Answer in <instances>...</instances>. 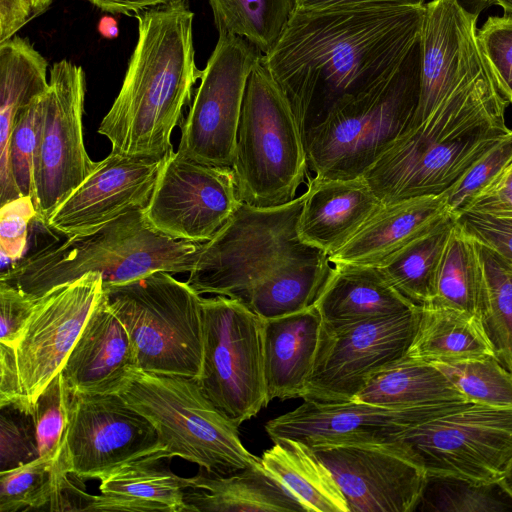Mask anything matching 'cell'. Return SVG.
Here are the masks:
<instances>
[{
  "label": "cell",
  "mask_w": 512,
  "mask_h": 512,
  "mask_svg": "<svg viewBox=\"0 0 512 512\" xmlns=\"http://www.w3.org/2000/svg\"><path fill=\"white\" fill-rule=\"evenodd\" d=\"M423 6L296 8L261 63L304 135L336 106L390 77L419 41Z\"/></svg>",
  "instance_id": "6da1fadb"
},
{
  "label": "cell",
  "mask_w": 512,
  "mask_h": 512,
  "mask_svg": "<svg viewBox=\"0 0 512 512\" xmlns=\"http://www.w3.org/2000/svg\"><path fill=\"white\" fill-rule=\"evenodd\" d=\"M509 104L485 62L425 120L398 136L362 176L384 205L446 193L510 132Z\"/></svg>",
  "instance_id": "7a4b0ae2"
},
{
  "label": "cell",
  "mask_w": 512,
  "mask_h": 512,
  "mask_svg": "<svg viewBox=\"0 0 512 512\" xmlns=\"http://www.w3.org/2000/svg\"><path fill=\"white\" fill-rule=\"evenodd\" d=\"M138 39L120 91L98 133L111 152L163 158L192 103L202 70L195 63L193 18L187 1L136 14Z\"/></svg>",
  "instance_id": "3957f363"
},
{
  "label": "cell",
  "mask_w": 512,
  "mask_h": 512,
  "mask_svg": "<svg viewBox=\"0 0 512 512\" xmlns=\"http://www.w3.org/2000/svg\"><path fill=\"white\" fill-rule=\"evenodd\" d=\"M200 247L201 243L159 233L147 222L144 210H134L94 232L39 248L1 271L0 281L38 299L91 272L99 273L104 284L158 271L189 273Z\"/></svg>",
  "instance_id": "277c9868"
},
{
  "label": "cell",
  "mask_w": 512,
  "mask_h": 512,
  "mask_svg": "<svg viewBox=\"0 0 512 512\" xmlns=\"http://www.w3.org/2000/svg\"><path fill=\"white\" fill-rule=\"evenodd\" d=\"M419 41L400 67L371 90L334 107L306 131L308 168L316 179L362 176L408 129L419 99Z\"/></svg>",
  "instance_id": "5b68a950"
},
{
  "label": "cell",
  "mask_w": 512,
  "mask_h": 512,
  "mask_svg": "<svg viewBox=\"0 0 512 512\" xmlns=\"http://www.w3.org/2000/svg\"><path fill=\"white\" fill-rule=\"evenodd\" d=\"M307 191L289 203L255 207L242 202L207 242L201 243L187 283L200 295L236 299L248 306L256 285L282 264L327 255L299 237Z\"/></svg>",
  "instance_id": "8992f818"
},
{
  "label": "cell",
  "mask_w": 512,
  "mask_h": 512,
  "mask_svg": "<svg viewBox=\"0 0 512 512\" xmlns=\"http://www.w3.org/2000/svg\"><path fill=\"white\" fill-rule=\"evenodd\" d=\"M305 138L280 86L261 60L245 89L232 169L242 202L275 207L291 202L307 172Z\"/></svg>",
  "instance_id": "52a82bcc"
},
{
  "label": "cell",
  "mask_w": 512,
  "mask_h": 512,
  "mask_svg": "<svg viewBox=\"0 0 512 512\" xmlns=\"http://www.w3.org/2000/svg\"><path fill=\"white\" fill-rule=\"evenodd\" d=\"M103 291L135 345L140 370L199 378L203 297L197 291L163 271L124 283H103Z\"/></svg>",
  "instance_id": "ba28073f"
},
{
  "label": "cell",
  "mask_w": 512,
  "mask_h": 512,
  "mask_svg": "<svg viewBox=\"0 0 512 512\" xmlns=\"http://www.w3.org/2000/svg\"><path fill=\"white\" fill-rule=\"evenodd\" d=\"M119 396L153 425L170 459L179 457L221 475L261 463L242 444L238 426L192 378L138 369Z\"/></svg>",
  "instance_id": "9c48e42d"
},
{
  "label": "cell",
  "mask_w": 512,
  "mask_h": 512,
  "mask_svg": "<svg viewBox=\"0 0 512 512\" xmlns=\"http://www.w3.org/2000/svg\"><path fill=\"white\" fill-rule=\"evenodd\" d=\"M102 294V276L91 272L38 298L14 346L0 345V408L29 414L62 371Z\"/></svg>",
  "instance_id": "30bf717a"
},
{
  "label": "cell",
  "mask_w": 512,
  "mask_h": 512,
  "mask_svg": "<svg viewBox=\"0 0 512 512\" xmlns=\"http://www.w3.org/2000/svg\"><path fill=\"white\" fill-rule=\"evenodd\" d=\"M388 445L426 475L499 482L512 463V408L468 401L405 429Z\"/></svg>",
  "instance_id": "8fae6325"
},
{
  "label": "cell",
  "mask_w": 512,
  "mask_h": 512,
  "mask_svg": "<svg viewBox=\"0 0 512 512\" xmlns=\"http://www.w3.org/2000/svg\"><path fill=\"white\" fill-rule=\"evenodd\" d=\"M203 356L196 380L205 396L239 427L268 405L262 319L240 301L202 298Z\"/></svg>",
  "instance_id": "7c38bea8"
},
{
  "label": "cell",
  "mask_w": 512,
  "mask_h": 512,
  "mask_svg": "<svg viewBox=\"0 0 512 512\" xmlns=\"http://www.w3.org/2000/svg\"><path fill=\"white\" fill-rule=\"evenodd\" d=\"M85 91L81 66L66 59L53 64L49 87L40 100L34 161L33 201L36 220L43 225L96 164L90 159L83 139Z\"/></svg>",
  "instance_id": "4fadbf2b"
},
{
  "label": "cell",
  "mask_w": 512,
  "mask_h": 512,
  "mask_svg": "<svg viewBox=\"0 0 512 512\" xmlns=\"http://www.w3.org/2000/svg\"><path fill=\"white\" fill-rule=\"evenodd\" d=\"M246 39L220 33L202 70L177 152L193 161L232 167L248 78L262 58Z\"/></svg>",
  "instance_id": "5bb4252c"
},
{
  "label": "cell",
  "mask_w": 512,
  "mask_h": 512,
  "mask_svg": "<svg viewBox=\"0 0 512 512\" xmlns=\"http://www.w3.org/2000/svg\"><path fill=\"white\" fill-rule=\"evenodd\" d=\"M422 307L342 326L322 324L312 373L302 399L353 400L368 378L405 357L418 330Z\"/></svg>",
  "instance_id": "9a60e30c"
},
{
  "label": "cell",
  "mask_w": 512,
  "mask_h": 512,
  "mask_svg": "<svg viewBox=\"0 0 512 512\" xmlns=\"http://www.w3.org/2000/svg\"><path fill=\"white\" fill-rule=\"evenodd\" d=\"M160 450L165 449L153 425L119 395L71 394L56 471L99 480L126 462Z\"/></svg>",
  "instance_id": "2e32d148"
},
{
  "label": "cell",
  "mask_w": 512,
  "mask_h": 512,
  "mask_svg": "<svg viewBox=\"0 0 512 512\" xmlns=\"http://www.w3.org/2000/svg\"><path fill=\"white\" fill-rule=\"evenodd\" d=\"M241 203L232 167L199 163L173 150L164 159L144 215L167 237L204 243Z\"/></svg>",
  "instance_id": "e0dca14e"
},
{
  "label": "cell",
  "mask_w": 512,
  "mask_h": 512,
  "mask_svg": "<svg viewBox=\"0 0 512 512\" xmlns=\"http://www.w3.org/2000/svg\"><path fill=\"white\" fill-rule=\"evenodd\" d=\"M466 398L432 405L389 409L356 400H304L296 409L267 422L272 441L298 440L311 448L344 444H388L405 429L446 414L468 402Z\"/></svg>",
  "instance_id": "ac0fdd59"
},
{
  "label": "cell",
  "mask_w": 512,
  "mask_h": 512,
  "mask_svg": "<svg viewBox=\"0 0 512 512\" xmlns=\"http://www.w3.org/2000/svg\"><path fill=\"white\" fill-rule=\"evenodd\" d=\"M166 157V156H165ZM110 152L56 207L45 228L66 237L94 232L134 210H144L164 159Z\"/></svg>",
  "instance_id": "d6986e66"
},
{
  "label": "cell",
  "mask_w": 512,
  "mask_h": 512,
  "mask_svg": "<svg viewBox=\"0 0 512 512\" xmlns=\"http://www.w3.org/2000/svg\"><path fill=\"white\" fill-rule=\"evenodd\" d=\"M340 487L349 512H413L426 474L388 444L312 448Z\"/></svg>",
  "instance_id": "ffe728a7"
},
{
  "label": "cell",
  "mask_w": 512,
  "mask_h": 512,
  "mask_svg": "<svg viewBox=\"0 0 512 512\" xmlns=\"http://www.w3.org/2000/svg\"><path fill=\"white\" fill-rule=\"evenodd\" d=\"M139 369L135 345L104 291L63 369L71 394L119 395Z\"/></svg>",
  "instance_id": "44dd1931"
},
{
  "label": "cell",
  "mask_w": 512,
  "mask_h": 512,
  "mask_svg": "<svg viewBox=\"0 0 512 512\" xmlns=\"http://www.w3.org/2000/svg\"><path fill=\"white\" fill-rule=\"evenodd\" d=\"M298 234L328 256L340 249L384 204L363 176L316 179L306 190Z\"/></svg>",
  "instance_id": "7402d4cb"
},
{
  "label": "cell",
  "mask_w": 512,
  "mask_h": 512,
  "mask_svg": "<svg viewBox=\"0 0 512 512\" xmlns=\"http://www.w3.org/2000/svg\"><path fill=\"white\" fill-rule=\"evenodd\" d=\"M449 214L445 193L383 205L329 260L333 265L379 266Z\"/></svg>",
  "instance_id": "603a6c76"
},
{
  "label": "cell",
  "mask_w": 512,
  "mask_h": 512,
  "mask_svg": "<svg viewBox=\"0 0 512 512\" xmlns=\"http://www.w3.org/2000/svg\"><path fill=\"white\" fill-rule=\"evenodd\" d=\"M315 305L263 320V362L267 400L301 398L312 373L322 330Z\"/></svg>",
  "instance_id": "cb8c5ba5"
},
{
  "label": "cell",
  "mask_w": 512,
  "mask_h": 512,
  "mask_svg": "<svg viewBox=\"0 0 512 512\" xmlns=\"http://www.w3.org/2000/svg\"><path fill=\"white\" fill-rule=\"evenodd\" d=\"M160 450L126 462L99 479L98 495H89L84 511L186 512L187 478L172 472Z\"/></svg>",
  "instance_id": "d4e9b609"
},
{
  "label": "cell",
  "mask_w": 512,
  "mask_h": 512,
  "mask_svg": "<svg viewBox=\"0 0 512 512\" xmlns=\"http://www.w3.org/2000/svg\"><path fill=\"white\" fill-rule=\"evenodd\" d=\"M48 63L24 38L0 43V204L21 195L10 162V142L19 113L48 87Z\"/></svg>",
  "instance_id": "484cf974"
},
{
  "label": "cell",
  "mask_w": 512,
  "mask_h": 512,
  "mask_svg": "<svg viewBox=\"0 0 512 512\" xmlns=\"http://www.w3.org/2000/svg\"><path fill=\"white\" fill-rule=\"evenodd\" d=\"M187 482L186 512H305L262 463L228 475L200 467Z\"/></svg>",
  "instance_id": "4316f807"
},
{
  "label": "cell",
  "mask_w": 512,
  "mask_h": 512,
  "mask_svg": "<svg viewBox=\"0 0 512 512\" xmlns=\"http://www.w3.org/2000/svg\"><path fill=\"white\" fill-rule=\"evenodd\" d=\"M315 306L323 324L332 327L419 307L400 294L377 266L349 264L333 265Z\"/></svg>",
  "instance_id": "83f0119b"
},
{
  "label": "cell",
  "mask_w": 512,
  "mask_h": 512,
  "mask_svg": "<svg viewBox=\"0 0 512 512\" xmlns=\"http://www.w3.org/2000/svg\"><path fill=\"white\" fill-rule=\"evenodd\" d=\"M273 442L264 451L261 463L305 512H349L331 471L311 447L286 438Z\"/></svg>",
  "instance_id": "f1b7e54d"
},
{
  "label": "cell",
  "mask_w": 512,
  "mask_h": 512,
  "mask_svg": "<svg viewBox=\"0 0 512 512\" xmlns=\"http://www.w3.org/2000/svg\"><path fill=\"white\" fill-rule=\"evenodd\" d=\"M461 398L466 397L435 365L406 355L374 372L353 400L406 409Z\"/></svg>",
  "instance_id": "f546056e"
},
{
  "label": "cell",
  "mask_w": 512,
  "mask_h": 512,
  "mask_svg": "<svg viewBox=\"0 0 512 512\" xmlns=\"http://www.w3.org/2000/svg\"><path fill=\"white\" fill-rule=\"evenodd\" d=\"M407 356L427 362L495 356L476 315L447 307H422Z\"/></svg>",
  "instance_id": "4dcf8cb0"
},
{
  "label": "cell",
  "mask_w": 512,
  "mask_h": 512,
  "mask_svg": "<svg viewBox=\"0 0 512 512\" xmlns=\"http://www.w3.org/2000/svg\"><path fill=\"white\" fill-rule=\"evenodd\" d=\"M333 264L328 255L286 262L253 289L248 308L267 320L315 305Z\"/></svg>",
  "instance_id": "1f68e13d"
},
{
  "label": "cell",
  "mask_w": 512,
  "mask_h": 512,
  "mask_svg": "<svg viewBox=\"0 0 512 512\" xmlns=\"http://www.w3.org/2000/svg\"><path fill=\"white\" fill-rule=\"evenodd\" d=\"M456 218L449 214L377 266L400 294L419 307L429 306L435 298L439 266Z\"/></svg>",
  "instance_id": "d6a6232c"
},
{
  "label": "cell",
  "mask_w": 512,
  "mask_h": 512,
  "mask_svg": "<svg viewBox=\"0 0 512 512\" xmlns=\"http://www.w3.org/2000/svg\"><path fill=\"white\" fill-rule=\"evenodd\" d=\"M220 33L246 39L262 55L278 43L296 10V0H208Z\"/></svg>",
  "instance_id": "836d02e7"
},
{
  "label": "cell",
  "mask_w": 512,
  "mask_h": 512,
  "mask_svg": "<svg viewBox=\"0 0 512 512\" xmlns=\"http://www.w3.org/2000/svg\"><path fill=\"white\" fill-rule=\"evenodd\" d=\"M476 245L482 268L478 318L495 356L512 372V265L492 249Z\"/></svg>",
  "instance_id": "e575fe53"
},
{
  "label": "cell",
  "mask_w": 512,
  "mask_h": 512,
  "mask_svg": "<svg viewBox=\"0 0 512 512\" xmlns=\"http://www.w3.org/2000/svg\"><path fill=\"white\" fill-rule=\"evenodd\" d=\"M481 291L482 268L476 242L456 223L439 266L436 295L429 306L461 310L478 317Z\"/></svg>",
  "instance_id": "d590c367"
},
{
  "label": "cell",
  "mask_w": 512,
  "mask_h": 512,
  "mask_svg": "<svg viewBox=\"0 0 512 512\" xmlns=\"http://www.w3.org/2000/svg\"><path fill=\"white\" fill-rule=\"evenodd\" d=\"M57 462L37 457L0 471V512L59 511L62 491L69 481L56 471Z\"/></svg>",
  "instance_id": "8d00e7d4"
},
{
  "label": "cell",
  "mask_w": 512,
  "mask_h": 512,
  "mask_svg": "<svg viewBox=\"0 0 512 512\" xmlns=\"http://www.w3.org/2000/svg\"><path fill=\"white\" fill-rule=\"evenodd\" d=\"M414 511H512V496L500 482L478 483L452 476L426 475Z\"/></svg>",
  "instance_id": "74e56055"
},
{
  "label": "cell",
  "mask_w": 512,
  "mask_h": 512,
  "mask_svg": "<svg viewBox=\"0 0 512 512\" xmlns=\"http://www.w3.org/2000/svg\"><path fill=\"white\" fill-rule=\"evenodd\" d=\"M471 402L512 408V372L496 356L430 362Z\"/></svg>",
  "instance_id": "f35d334b"
},
{
  "label": "cell",
  "mask_w": 512,
  "mask_h": 512,
  "mask_svg": "<svg viewBox=\"0 0 512 512\" xmlns=\"http://www.w3.org/2000/svg\"><path fill=\"white\" fill-rule=\"evenodd\" d=\"M71 394L60 372L33 403L31 415L38 456L57 462L69 422Z\"/></svg>",
  "instance_id": "ab89813d"
},
{
  "label": "cell",
  "mask_w": 512,
  "mask_h": 512,
  "mask_svg": "<svg viewBox=\"0 0 512 512\" xmlns=\"http://www.w3.org/2000/svg\"><path fill=\"white\" fill-rule=\"evenodd\" d=\"M512 164V130L490 148L445 194L458 216Z\"/></svg>",
  "instance_id": "60d3db41"
},
{
  "label": "cell",
  "mask_w": 512,
  "mask_h": 512,
  "mask_svg": "<svg viewBox=\"0 0 512 512\" xmlns=\"http://www.w3.org/2000/svg\"><path fill=\"white\" fill-rule=\"evenodd\" d=\"M41 96L19 113L10 142V162L15 183L22 196H31L32 199L34 198V161L40 124Z\"/></svg>",
  "instance_id": "b9f144b4"
},
{
  "label": "cell",
  "mask_w": 512,
  "mask_h": 512,
  "mask_svg": "<svg viewBox=\"0 0 512 512\" xmlns=\"http://www.w3.org/2000/svg\"><path fill=\"white\" fill-rule=\"evenodd\" d=\"M480 50L503 96L512 103V16H490L477 29Z\"/></svg>",
  "instance_id": "7bdbcfd3"
},
{
  "label": "cell",
  "mask_w": 512,
  "mask_h": 512,
  "mask_svg": "<svg viewBox=\"0 0 512 512\" xmlns=\"http://www.w3.org/2000/svg\"><path fill=\"white\" fill-rule=\"evenodd\" d=\"M0 471L38 457L31 415L13 405L0 408Z\"/></svg>",
  "instance_id": "ee69618b"
},
{
  "label": "cell",
  "mask_w": 512,
  "mask_h": 512,
  "mask_svg": "<svg viewBox=\"0 0 512 512\" xmlns=\"http://www.w3.org/2000/svg\"><path fill=\"white\" fill-rule=\"evenodd\" d=\"M36 220L31 196H20L0 208V252L2 271L23 258L28 227Z\"/></svg>",
  "instance_id": "f6af8a7d"
},
{
  "label": "cell",
  "mask_w": 512,
  "mask_h": 512,
  "mask_svg": "<svg viewBox=\"0 0 512 512\" xmlns=\"http://www.w3.org/2000/svg\"><path fill=\"white\" fill-rule=\"evenodd\" d=\"M462 231L512 265V217L464 211L456 218Z\"/></svg>",
  "instance_id": "bcb514c9"
},
{
  "label": "cell",
  "mask_w": 512,
  "mask_h": 512,
  "mask_svg": "<svg viewBox=\"0 0 512 512\" xmlns=\"http://www.w3.org/2000/svg\"><path fill=\"white\" fill-rule=\"evenodd\" d=\"M38 299L0 281V345L12 348Z\"/></svg>",
  "instance_id": "7dc6e473"
},
{
  "label": "cell",
  "mask_w": 512,
  "mask_h": 512,
  "mask_svg": "<svg viewBox=\"0 0 512 512\" xmlns=\"http://www.w3.org/2000/svg\"><path fill=\"white\" fill-rule=\"evenodd\" d=\"M465 211L512 217V164Z\"/></svg>",
  "instance_id": "c3c4849f"
},
{
  "label": "cell",
  "mask_w": 512,
  "mask_h": 512,
  "mask_svg": "<svg viewBox=\"0 0 512 512\" xmlns=\"http://www.w3.org/2000/svg\"><path fill=\"white\" fill-rule=\"evenodd\" d=\"M33 17L28 0H0V43L12 38Z\"/></svg>",
  "instance_id": "681fc988"
},
{
  "label": "cell",
  "mask_w": 512,
  "mask_h": 512,
  "mask_svg": "<svg viewBox=\"0 0 512 512\" xmlns=\"http://www.w3.org/2000/svg\"><path fill=\"white\" fill-rule=\"evenodd\" d=\"M426 0H296L298 9H326L350 6H423Z\"/></svg>",
  "instance_id": "f907efd6"
},
{
  "label": "cell",
  "mask_w": 512,
  "mask_h": 512,
  "mask_svg": "<svg viewBox=\"0 0 512 512\" xmlns=\"http://www.w3.org/2000/svg\"><path fill=\"white\" fill-rule=\"evenodd\" d=\"M102 11L113 14H138L147 9L180 3L186 0H88Z\"/></svg>",
  "instance_id": "816d5d0a"
},
{
  "label": "cell",
  "mask_w": 512,
  "mask_h": 512,
  "mask_svg": "<svg viewBox=\"0 0 512 512\" xmlns=\"http://www.w3.org/2000/svg\"><path fill=\"white\" fill-rule=\"evenodd\" d=\"M474 4L477 13L486 7L496 5L504 10L505 15L512 16V0H475Z\"/></svg>",
  "instance_id": "f5cc1de1"
},
{
  "label": "cell",
  "mask_w": 512,
  "mask_h": 512,
  "mask_svg": "<svg viewBox=\"0 0 512 512\" xmlns=\"http://www.w3.org/2000/svg\"><path fill=\"white\" fill-rule=\"evenodd\" d=\"M100 31L104 36L114 37L117 35L116 22L111 18H103L100 22Z\"/></svg>",
  "instance_id": "db71d44e"
},
{
  "label": "cell",
  "mask_w": 512,
  "mask_h": 512,
  "mask_svg": "<svg viewBox=\"0 0 512 512\" xmlns=\"http://www.w3.org/2000/svg\"><path fill=\"white\" fill-rule=\"evenodd\" d=\"M33 16H38L48 9L54 0H28Z\"/></svg>",
  "instance_id": "11a10c76"
},
{
  "label": "cell",
  "mask_w": 512,
  "mask_h": 512,
  "mask_svg": "<svg viewBox=\"0 0 512 512\" xmlns=\"http://www.w3.org/2000/svg\"><path fill=\"white\" fill-rule=\"evenodd\" d=\"M512 496V463L506 475L499 481Z\"/></svg>",
  "instance_id": "9f6ffc18"
}]
</instances>
